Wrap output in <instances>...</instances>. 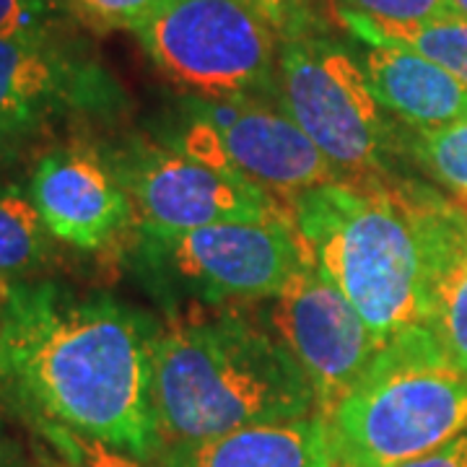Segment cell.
<instances>
[{"mask_svg": "<svg viewBox=\"0 0 467 467\" xmlns=\"http://www.w3.org/2000/svg\"><path fill=\"white\" fill-rule=\"evenodd\" d=\"M423 327L451 364L467 374V211L439 252Z\"/></svg>", "mask_w": 467, "mask_h": 467, "instance_id": "cell-15", "label": "cell"}, {"mask_svg": "<svg viewBox=\"0 0 467 467\" xmlns=\"http://www.w3.org/2000/svg\"><path fill=\"white\" fill-rule=\"evenodd\" d=\"M3 143H5V138H0V149H3Z\"/></svg>", "mask_w": 467, "mask_h": 467, "instance_id": "cell-28", "label": "cell"}, {"mask_svg": "<svg viewBox=\"0 0 467 467\" xmlns=\"http://www.w3.org/2000/svg\"><path fill=\"white\" fill-rule=\"evenodd\" d=\"M159 327L112 296L24 281L0 309V395L29 426L55 423L138 460L156 457Z\"/></svg>", "mask_w": 467, "mask_h": 467, "instance_id": "cell-1", "label": "cell"}, {"mask_svg": "<svg viewBox=\"0 0 467 467\" xmlns=\"http://www.w3.org/2000/svg\"><path fill=\"white\" fill-rule=\"evenodd\" d=\"M112 81L63 34L0 39V138L29 133L52 117L104 107Z\"/></svg>", "mask_w": 467, "mask_h": 467, "instance_id": "cell-11", "label": "cell"}, {"mask_svg": "<svg viewBox=\"0 0 467 467\" xmlns=\"http://www.w3.org/2000/svg\"><path fill=\"white\" fill-rule=\"evenodd\" d=\"M337 467H398L467 431V374L423 325L384 343L325 413Z\"/></svg>", "mask_w": 467, "mask_h": 467, "instance_id": "cell-4", "label": "cell"}, {"mask_svg": "<svg viewBox=\"0 0 467 467\" xmlns=\"http://www.w3.org/2000/svg\"><path fill=\"white\" fill-rule=\"evenodd\" d=\"M159 460L161 467H337L327 420L319 413L171 444Z\"/></svg>", "mask_w": 467, "mask_h": 467, "instance_id": "cell-13", "label": "cell"}, {"mask_svg": "<svg viewBox=\"0 0 467 467\" xmlns=\"http://www.w3.org/2000/svg\"><path fill=\"white\" fill-rule=\"evenodd\" d=\"M263 317L306 374L319 416L358 382L382 348L350 301L309 263L291 275L278 296L265 301Z\"/></svg>", "mask_w": 467, "mask_h": 467, "instance_id": "cell-10", "label": "cell"}, {"mask_svg": "<svg viewBox=\"0 0 467 467\" xmlns=\"http://www.w3.org/2000/svg\"><path fill=\"white\" fill-rule=\"evenodd\" d=\"M340 24L367 47H402L413 50L451 73L467 86V21L460 16L436 18L426 24L382 26L361 18H340Z\"/></svg>", "mask_w": 467, "mask_h": 467, "instance_id": "cell-17", "label": "cell"}, {"mask_svg": "<svg viewBox=\"0 0 467 467\" xmlns=\"http://www.w3.org/2000/svg\"><path fill=\"white\" fill-rule=\"evenodd\" d=\"M400 140L418 167L460 205H467V119L434 130L408 128Z\"/></svg>", "mask_w": 467, "mask_h": 467, "instance_id": "cell-18", "label": "cell"}, {"mask_svg": "<svg viewBox=\"0 0 467 467\" xmlns=\"http://www.w3.org/2000/svg\"><path fill=\"white\" fill-rule=\"evenodd\" d=\"M398 467H467V431L457 439H451L450 444L429 451L418 460L402 462Z\"/></svg>", "mask_w": 467, "mask_h": 467, "instance_id": "cell-24", "label": "cell"}, {"mask_svg": "<svg viewBox=\"0 0 467 467\" xmlns=\"http://www.w3.org/2000/svg\"><path fill=\"white\" fill-rule=\"evenodd\" d=\"M109 169L125 187L135 223L149 239L226 221H291L284 205L257 184L177 149L130 150L117 156Z\"/></svg>", "mask_w": 467, "mask_h": 467, "instance_id": "cell-8", "label": "cell"}, {"mask_svg": "<svg viewBox=\"0 0 467 467\" xmlns=\"http://www.w3.org/2000/svg\"><path fill=\"white\" fill-rule=\"evenodd\" d=\"M161 263L211 306L278 296L306 260L294 223L226 221L195 232L149 239Z\"/></svg>", "mask_w": 467, "mask_h": 467, "instance_id": "cell-9", "label": "cell"}, {"mask_svg": "<svg viewBox=\"0 0 467 467\" xmlns=\"http://www.w3.org/2000/svg\"><path fill=\"white\" fill-rule=\"evenodd\" d=\"M32 467H70L67 460L57 450H52L45 439L34 434V450H32Z\"/></svg>", "mask_w": 467, "mask_h": 467, "instance_id": "cell-25", "label": "cell"}, {"mask_svg": "<svg viewBox=\"0 0 467 467\" xmlns=\"http://www.w3.org/2000/svg\"><path fill=\"white\" fill-rule=\"evenodd\" d=\"M281 39L296 36L309 26V0H247Z\"/></svg>", "mask_w": 467, "mask_h": 467, "instance_id": "cell-23", "label": "cell"}, {"mask_svg": "<svg viewBox=\"0 0 467 467\" xmlns=\"http://www.w3.org/2000/svg\"><path fill=\"white\" fill-rule=\"evenodd\" d=\"M278 109L299 125L348 180H384L398 133L377 101L361 60L325 36L301 32L281 42Z\"/></svg>", "mask_w": 467, "mask_h": 467, "instance_id": "cell-6", "label": "cell"}, {"mask_svg": "<svg viewBox=\"0 0 467 467\" xmlns=\"http://www.w3.org/2000/svg\"><path fill=\"white\" fill-rule=\"evenodd\" d=\"M0 467H32V462H26L24 457H21V451L14 441H3V447H0Z\"/></svg>", "mask_w": 467, "mask_h": 467, "instance_id": "cell-26", "label": "cell"}, {"mask_svg": "<svg viewBox=\"0 0 467 467\" xmlns=\"http://www.w3.org/2000/svg\"><path fill=\"white\" fill-rule=\"evenodd\" d=\"M29 195L52 239L73 250H107L135 221L133 202L115 171L84 149L42 156Z\"/></svg>", "mask_w": 467, "mask_h": 467, "instance_id": "cell-12", "label": "cell"}, {"mask_svg": "<svg viewBox=\"0 0 467 467\" xmlns=\"http://www.w3.org/2000/svg\"><path fill=\"white\" fill-rule=\"evenodd\" d=\"M171 149L257 184L288 216L301 192L348 180L284 109L257 99L195 97Z\"/></svg>", "mask_w": 467, "mask_h": 467, "instance_id": "cell-7", "label": "cell"}, {"mask_svg": "<svg viewBox=\"0 0 467 467\" xmlns=\"http://www.w3.org/2000/svg\"><path fill=\"white\" fill-rule=\"evenodd\" d=\"M450 3H451V8H454V14L467 21V0H450Z\"/></svg>", "mask_w": 467, "mask_h": 467, "instance_id": "cell-27", "label": "cell"}, {"mask_svg": "<svg viewBox=\"0 0 467 467\" xmlns=\"http://www.w3.org/2000/svg\"><path fill=\"white\" fill-rule=\"evenodd\" d=\"M337 18H361L382 26L426 24L457 16L450 0H333Z\"/></svg>", "mask_w": 467, "mask_h": 467, "instance_id": "cell-19", "label": "cell"}, {"mask_svg": "<svg viewBox=\"0 0 467 467\" xmlns=\"http://www.w3.org/2000/svg\"><path fill=\"white\" fill-rule=\"evenodd\" d=\"M169 0H66L70 14L97 29H130L135 32L156 16Z\"/></svg>", "mask_w": 467, "mask_h": 467, "instance_id": "cell-22", "label": "cell"}, {"mask_svg": "<svg viewBox=\"0 0 467 467\" xmlns=\"http://www.w3.org/2000/svg\"><path fill=\"white\" fill-rule=\"evenodd\" d=\"M133 34L171 84L201 99L275 94L284 39L247 0H169Z\"/></svg>", "mask_w": 467, "mask_h": 467, "instance_id": "cell-5", "label": "cell"}, {"mask_svg": "<svg viewBox=\"0 0 467 467\" xmlns=\"http://www.w3.org/2000/svg\"><path fill=\"white\" fill-rule=\"evenodd\" d=\"M50 252L52 234L32 195L21 187L0 184V309L11 288L45 265Z\"/></svg>", "mask_w": 467, "mask_h": 467, "instance_id": "cell-16", "label": "cell"}, {"mask_svg": "<svg viewBox=\"0 0 467 467\" xmlns=\"http://www.w3.org/2000/svg\"><path fill=\"white\" fill-rule=\"evenodd\" d=\"M3 441H5V439H3V434H0V447H3Z\"/></svg>", "mask_w": 467, "mask_h": 467, "instance_id": "cell-29", "label": "cell"}, {"mask_svg": "<svg viewBox=\"0 0 467 467\" xmlns=\"http://www.w3.org/2000/svg\"><path fill=\"white\" fill-rule=\"evenodd\" d=\"M70 16L66 0H0V39L63 34Z\"/></svg>", "mask_w": 467, "mask_h": 467, "instance_id": "cell-21", "label": "cell"}, {"mask_svg": "<svg viewBox=\"0 0 467 467\" xmlns=\"http://www.w3.org/2000/svg\"><path fill=\"white\" fill-rule=\"evenodd\" d=\"M361 66L384 112L405 128L434 130L467 119V86L434 60L402 47H367Z\"/></svg>", "mask_w": 467, "mask_h": 467, "instance_id": "cell-14", "label": "cell"}, {"mask_svg": "<svg viewBox=\"0 0 467 467\" xmlns=\"http://www.w3.org/2000/svg\"><path fill=\"white\" fill-rule=\"evenodd\" d=\"M462 213L416 184L346 180L301 192L291 223L304 260L384 346L426 322L439 252Z\"/></svg>", "mask_w": 467, "mask_h": 467, "instance_id": "cell-2", "label": "cell"}, {"mask_svg": "<svg viewBox=\"0 0 467 467\" xmlns=\"http://www.w3.org/2000/svg\"><path fill=\"white\" fill-rule=\"evenodd\" d=\"M32 431L39 439H45L52 450L60 451L70 467H143V460H138L128 451L109 447L94 436L55 426V423H36L32 426Z\"/></svg>", "mask_w": 467, "mask_h": 467, "instance_id": "cell-20", "label": "cell"}, {"mask_svg": "<svg viewBox=\"0 0 467 467\" xmlns=\"http://www.w3.org/2000/svg\"><path fill=\"white\" fill-rule=\"evenodd\" d=\"M150 392L161 450L319 413L312 384L284 343L223 309L159 327Z\"/></svg>", "mask_w": 467, "mask_h": 467, "instance_id": "cell-3", "label": "cell"}]
</instances>
